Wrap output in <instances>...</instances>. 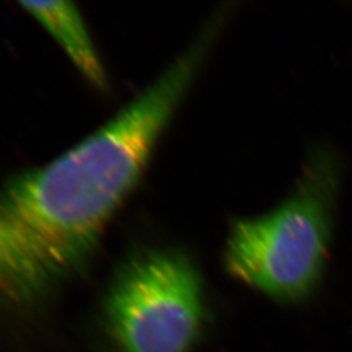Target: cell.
I'll return each mask as SVG.
<instances>
[{"label": "cell", "mask_w": 352, "mask_h": 352, "mask_svg": "<svg viewBox=\"0 0 352 352\" xmlns=\"http://www.w3.org/2000/svg\"><path fill=\"white\" fill-rule=\"evenodd\" d=\"M210 49L197 38L106 124L0 186V311L43 300L93 260Z\"/></svg>", "instance_id": "6da1fadb"}, {"label": "cell", "mask_w": 352, "mask_h": 352, "mask_svg": "<svg viewBox=\"0 0 352 352\" xmlns=\"http://www.w3.org/2000/svg\"><path fill=\"white\" fill-rule=\"evenodd\" d=\"M338 186L336 155L315 151L286 201L234 225L225 252L227 270L278 300L296 302L309 295L327 261Z\"/></svg>", "instance_id": "7a4b0ae2"}, {"label": "cell", "mask_w": 352, "mask_h": 352, "mask_svg": "<svg viewBox=\"0 0 352 352\" xmlns=\"http://www.w3.org/2000/svg\"><path fill=\"white\" fill-rule=\"evenodd\" d=\"M106 317L123 352H189L204 317L199 272L183 252L133 253L115 274Z\"/></svg>", "instance_id": "3957f363"}, {"label": "cell", "mask_w": 352, "mask_h": 352, "mask_svg": "<svg viewBox=\"0 0 352 352\" xmlns=\"http://www.w3.org/2000/svg\"><path fill=\"white\" fill-rule=\"evenodd\" d=\"M20 6L59 43L76 69L94 88L106 90L109 76L82 14L71 1H20Z\"/></svg>", "instance_id": "277c9868"}]
</instances>
